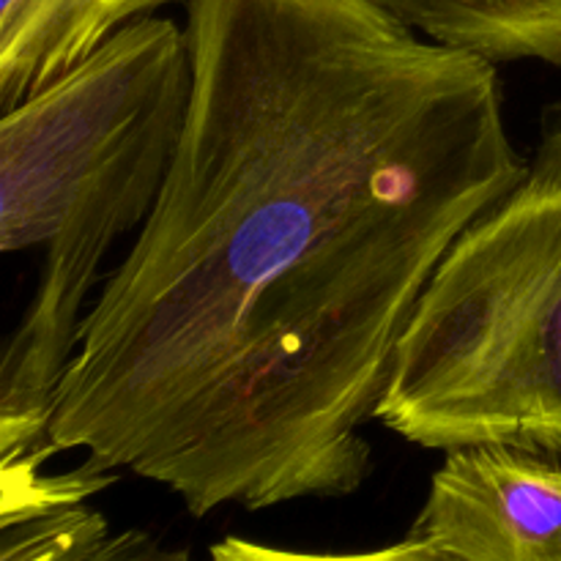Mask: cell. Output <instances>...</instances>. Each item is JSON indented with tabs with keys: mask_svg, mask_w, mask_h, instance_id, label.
Segmentation results:
<instances>
[{
	"mask_svg": "<svg viewBox=\"0 0 561 561\" xmlns=\"http://www.w3.org/2000/svg\"><path fill=\"white\" fill-rule=\"evenodd\" d=\"M184 5V131L88 307L49 444L195 518L351 496L422 290L529 164L499 66L383 0Z\"/></svg>",
	"mask_w": 561,
	"mask_h": 561,
	"instance_id": "cell-1",
	"label": "cell"
},
{
	"mask_svg": "<svg viewBox=\"0 0 561 561\" xmlns=\"http://www.w3.org/2000/svg\"><path fill=\"white\" fill-rule=\"evenodd\" d=\"M190 96L186 27L148 14L0 118V247L44 252L0 359V460L53 447L88 296L115 241L151 217Z\"/></svg>",
	"mask_w": 561,
	"mask_h": 561,
	"instance_id": "cell-2",
	"label": "cell"
},
{
	"mask_svg": "<svg viewBox=\"0 0 561 561\" xmlns=\"http://www.w3.org/2000/svg\"><path fill=\"white\" fill-rule=\"evenodd\" d=\"M378 422L425 449L561 455V104L518 184L442 257L409 318Z\"/></svg>",
	"mask_w": 561,
	"mask_h": 561,
	"instance_id": "cell-3",
	"label": "cell"
},
{
	"mask_svg": "<svg viewBox=\"0 0 561 561\" xmlns=\"http://www.w3.org/2000/svg\"><path fill=\"white\" fill-rule=\"evenodd\" d=\"M444 455L411 535L460 561H561V455L504 444Z\"/></svg>",
	"mask_w": 561,
	"mask_h": 561,
	"instance_id": "cell-4",
	"label": "cell"
},
{
	"mask_svg": "<svg viewBox=\"0 0 561 561\" xmlns=\"http://www.w3.org/2000/svg\"><path fill=\"white\" fill-rule=\"evenodd\" d=\"M186 0H0L3 113L64 77L140 16Z\"/></svg>",
	"mask_w": 561,
	"mask_h": 561,
	"instance_id": "cell-5",
	"label": "cell"
},
{
	"mask_svg": "<svg viewBox=\"0 0 561 561\" xmlns=\"http://www.w3.org/2000/svg\"><path fill=\"white\" fill-rule=\"evenodd\" d=\"M438 44L493 66L540 60L561 69V0H383Z\"/></svg>",
	"mask_w": 561,
	"mask_h": 561,
	"instance_id": "cell-6",
	"label": "cell"
},
{
	"mask_svg": "<svg viewBox=\"0 0 561 561\" xmlns=\"http://www.w3.org/2000/svg\"><path fill=\"white\" fill-rule=\"evenodd\" d=\"M0 526L3 561H80L110 535L107 520L85 504H69Z\"/></svg>",
	"mask_w": 561,
	"mask_h": 561,
	"instance_id": "cell-7",
	"label": "cell"
},
{
	"mask_svg": "<svg viewBox=\"0 0 561 561\" xmlns=\"http://www.w3.org/2000/svg\"><path fill=\"white\" fill-rule=\"evenodd\" d=\"M211 561H460L453 553L442 551L431 540L411 535L405 540L392 542L378 551L362 553H301L285 551V548L261 546V542L241 540V537H225L211 546Z\"/></svg>",
	"mask_w": 561,
	"mask_h": 561,
	"instance_id": "cell-8",
	"label": "cell"
},
{
	"mask_svg": "<svg viewBox=\"0 0 561 561\" xmlns=\"http://www.w3.org/2000/svg\"><path fill=\"white\" fill-rule=\"evenodd\" d=\"M80 561H192L184 548H168L142 529L110 531L88 557Z\"/></svg>",
	"mask_w": 561,
	"mask_h": 561,
	"instance_id": "cell-9",
	"label": "cell"
}]
</instances>
